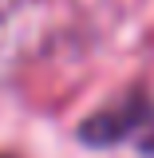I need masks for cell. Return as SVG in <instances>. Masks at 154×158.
<instances>
[{
    "label": "cell",
    "instance_id": "1",
    "mask_svg": "<svg viewBox=\"0 0 154 158\" xmlns=\"http://www.w3.org/2000/svg\"><path fill=\"white\" fill-rule=\"evenodd\" d=\"M146 118H150V103L138 99V95H131V99H119L115 107L91 115L87 123H83L79 138H83V142H95V146H115V142H123L131 131H138Z\"/></svg>",
    "mask_w": 154,
    "mask_h": 158
}]
</instances>
